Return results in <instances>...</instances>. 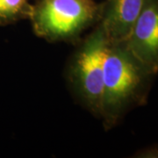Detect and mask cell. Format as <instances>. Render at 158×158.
<instances>
[{"label": "cell", "instance_id": "8992f818", "mask_svg": "<svg viewBox=\"0 0 158 158\" xmlns=\"http://www.w3.org/2000/svg\"><path fill=\"white\" fill-rule=\"evenodd\" d=\"M30 0H0V26H7L30 17Z\"/></svg>", "mask_w": 158, "mask_h": 158}, {"label": "cell", "instance_id": "7a4b0ae2", "mask_svg": "<svg viewBox=\"0 0 158 158\" xmlns=\"http://www.w3.org/2000/svg\"><path fill=\"white\" fill-rule=\"evenodd\" d=\"M101 11L102 4L94 0H37L28 19L40 38L49 42H71L96 26Z\"/></svg>", "mask_w": 158, "mask_h": 158}, {"label": "cell", "instance_id": "3957f363", "mask_svg": "<svg viewBox=\"0 0 158 158\" xmlns=\"http://www.w3.org/2000/svg\"><path fill=\"white\" fill-rule=\"evenodd\" d=\"M109 42L99 23L79 42L67 69V78L79 102L100 118L104 85V62Z\"/></svg>", "mask_w": 158, "mask_h": 158}, {"label": "cell", "instance_id": "6da1fadb", "mask_svg": "<svg viewBox=\"0 0 158 158\" xmlns=\"http://www.w3.org/2000/svg\"><path fill=\"white\" fill-rule=\"evenodd\" d=\"M156 75L141 63L124 42L108 44L100 115L105 129H112L132 110L147 104Z\"/></svg>", "mask_w": 158, "mask_h": 158}, {"label": "cell", "instance_id": "277c9868", "mask_svg": "<svg viewBox=\"0 0 158 158\" xmlns=\"http://www.w3.org/2000/svg\"><path fill=\"white\" fill-rule=\"evenodd\" d=\"M124 43L141 63L158 74V0L145 1Z\"/></svg>", "mask_w": 158, "mask_h": 158}, {"label": "cell", "instance_id": "5b68a950", "mask_svg": "<svg viewBox=\"0 0 158 158\" xmlns=\"http://www.w3.org/2000/svg\"><path fill=\"white\" fill-rule=\"evenodd\" d=\"M146 0H106L98 23L109 43L124 42L139 17Z\"/></svg>", "mask_w": 158, "mask_h": 158}, {"label": "cell", "instance_id": "52a82bcc", "mask_svg": "<svg viewBox=\"0 0 158 158\" xmlns=\"http://www.w3.org/2000/svg\"><path fill=\"white\" fill-rule=\"evenodd\" d=\"M134 156L140 158H158V144L142 148Z\"/></svg>", "mask_w": 158, "mask_h": 158}]
</instances>
